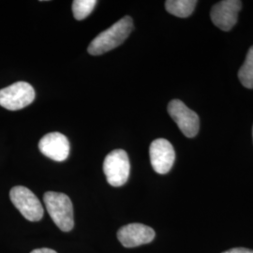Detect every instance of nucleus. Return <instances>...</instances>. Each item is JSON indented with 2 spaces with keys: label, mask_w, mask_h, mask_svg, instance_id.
<instances>
[{
  "label": "nucleus",
  "mask_w": 253,
  "mask_h": 253,
  "mask_svg": "<svg viewBox=\"0 0 253 253\" xmlns=\"http://www.w3.org/2000/svg\"><path fill=\"white\" fill-rule=\"evenodd\" d=\"M46 209L54 224L63 232H70L74 226L73 203L64 193L48 191L43 196Z\"/></svg>",
  "instance_id": "nucleus-2"
},
{
  "label": "nucleus",
  "mask_w": 253,
  "mask_h": 253,
  "mask_svg": "<svg viewBox=\"0 0 253 253\" xmlns=\"http://www.w3.org/2000/svg\"><path fill=\"white\" fill-rule=\"evenodd\" d=\"M103 172L111 186L121 187L125 185L130 172V163L126 151L116 149L110 152L103 163Z\"/></svg>",
  "instance_id": "nucleus-4"
},
{
  "label": "nucleus",
  "mask_w": 253,
  "mask_h": 253,
  "mask_svg": "<svg viewBox=\"0 0 253 253\" xmlns=\"http://www.w3.org/2000/svg\"><path fill=\"white\" fill-rule=\"evenodd\" d=\"M238 78L245 87L253 88V46H252L246 56L243 66L238 72Z\"/></svg>",
  "instance_id": "nucleus-12"
},
{
  "label": "nucleus",
  "mask_w": 253,
  "mask_h": 253,
  "mask_svg": "<svg viewBox=\"0 0 253 253\" xmlns=\"http://www.w3.org/2000/svg\"><path fill=\"white\" fill-rule=\"evenodd\" d=\"M168 113L182 133L188 138H193L199 131L198 115L179 100H172L168 104Z\"/></svg>",
  "instance_id": "nucleus-6"
},
{
  "label": "nucleus",
  "mask_w": 253,
  "mask_h": 253,
  "mask_svg": "<svg viewBox=\"0 0 253 253\" xmlns=\"http://www.w3.org/2000/svg\"><path fill=\"white\" fill-rule=\"evenodd\" d=\"M98 1L96 0H74L73 2V12L74 18L81 21L86 18L95 8Z\"/></svg>",
  "instance_id": "nucleus-13"
},
{
  "label": "nucleus",
  "mask_w": 253,
  "mask_h": 253,
  "mask_svg": "<svg viewBox=\"0 0 253 253\" xmlns=\"http://www.w3.org/2000/svg\"><path fill=\"white\" fill-rule=\"evenodd\" d=\"M13 206L29 221H39L43 217L44 210L36 195L26 187L16 186L9 191Z\"/></svg>",
  "instance_id": "nucleus-5"
},
{
  "label": "nucleus",
  "mask_w": 253,
  "mask_h": 253,
  "mask_svg": "<svg viewBox=\"0 0 253 253\" xmlns=\"http://www.w3.org/2000/svg\"><path fill=\"white\" fill-rule=\"evenodd\" d=\"M150 162L154 171L160 174L170 172L175 160V152L172 144L166 139H156L149 148Z\"/></svg>",
  "instance_id": "nucleus-7"
},
{
  "label": "nucleus",
  "mask_w": 253,
  "mask_h": 253,
  "mask_svg": "<svg viewBox=\"0 0 253 253\" xmlns=\"http://www.w3.org/2000/svg\"></svg>",
  "instance_id": "nucleus-16"
},
{
  "label": "nucleus",
  "mask_w": 253,
  "mask_h": 253,
  "mask_svg": "<svg viewBox=\"0 0 253 253\" xmlns=\"http://www.w3.org/2000/svg\"><path fill=\"white\" fill-rule=\"evenodd\" d=\"M222 253H253V251L249 249H244V248H236Z\"/></svg>",
  "instance_id": "nucleus-14"
},
{
  "label": "nucleus",
  "mask_w": 253,
  "mask_h": 253,
  "mask_svg": "<svg viewBox=\"0 0 253 253\" xmlns=\"http://www.w3.org/2000/svg\"><path fill=\"white\" fill-rule=\"evenodd\" d=\"M132 30V18L130 16H125L96 37L88 46L87 52L92 55H99L109 52L122 44Z\"/></svg>",
  "instance_id": "nucleus-1"
},
{
  "label": "nucleus",
  "mask_w": 253,
  "mask_h": 253,
  "mask_svg": "<svg viewBox=\"0 0 253 253\" xmlns=\"http://www.w3.org/2000/svg\"><path fill=\"white\" fill-rule=\"evenodd\" d=\"M242 7L239 0H223L213 6L211 20L213 24L223 31H229L237 23L238 13Z\"/></svg>",
  "instance_id": "nucleus-8"
},
{
  "label": "nucleus",
  "mask_w": 253,
  "mask_h": 253,
  "mask_svg": "<svg viewBox=\"0 0 253 253\" xmlns=\"http://www.w3.org/2000/svg\"><path fill=\"white\" fill-rule=\"evenodd\" d=\"M39 148L42 154L54 162H64L70 155L71 145L62 133L51 132L41 139Z\"/></svg>",
  "instance_id": "nucleus-9"
},
{
  "label": "nucleus",
  "mask_w": 253,
  "mask_h": 253,
  "mask_svg": "<svg viewBox=\"0 0 253 253\" xmlns=\"http://www.w3.org/2000/svg\"><path fill=\"white\" fill-rule=\"evenodd\" d=\"M33 86L27 82H16L0 89V106L9 111L25 108L35 100Z\"/></svg>",
  "instance_id": "nucleus-3"
},
{
  "label": "nucleus",
  "mask_w": 253,
  "mask_h": 253,
  "mask_svg": "<svg viewBox=\"0 0 253 253\" xmlns=\"http://www.w3.org/2000/svg\"><path fill=\"white\" fill-rule=\"evenodd\" d=\"M196 4V0H168L165 2V9L176 17L187 18L193 12Z\"/></svg>",
  "instance_id": "nucleus-11"
},
{
  "label": "nucleus",
  "mask_w": 253,
  "mask_h": 253,
  "mask_svg": "<svg viewBox=\"0 0 253 253\" xmlns=\"http://www.w3.org/2000/svg\"><path fill=\"white\" fill-rule=\"evenodd\" d=\"M30 253H57L56 252H54L53 250H51V249H46V248H43V249H38V250H34V251H32Z\"/></svg>",
  "instance_id": "nucleus-15"
},
{
  "label": "nucleus",
  "mask_w": 253,
  "mask_h": 253,
  "mask_svg": "<svg viewBox=\"0 0 253 253\" xmlns=\"http://www.w3.org/2000/svg\"><path fill=\"white\" fill-rule=\"evenodd\" d=\"M118 238L125 248H135L152 242L155 232L151 227L145 224L130 223L118 230Z\"/></svg>",
  "instance_id": "nucleus-10"
}]
</instances>
